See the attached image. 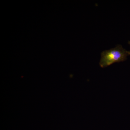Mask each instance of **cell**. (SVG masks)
I'll list each match as a JSON object with an SVG mask.
<instances>
[{"label": "cell", "mask_w": 130, "mask_h": 130, "mask_svg": "<svg viewBox=\"0 0 130 130\" xmlns=\"http://www.w3.org/2000/svg\"><path fill=\"white\" fill-rule=\"evenodd\" d=\"M130 55V51H126L121 45L118 44L115 48L105 50L101 53L100 67L104 68L114 63L124 61Z\"/></svg>", "instance_id": "6da1fadb"}, {"label": "cell", "mask_w": 130, "mask_h": 130, "mask_svg": "<svg viewBox=\"0 0 130 130\" xmlns=\"http://www.w3.org/2000/svg\"><path fill=\"white\" fill-rule=\"evenodd\" d=\"M128 44H129V45H130V41H128ZM129 51L130 52V51Z\"/></svg>", "instance_id": "7a4b0ae2"}]
</instances>
